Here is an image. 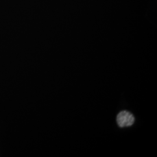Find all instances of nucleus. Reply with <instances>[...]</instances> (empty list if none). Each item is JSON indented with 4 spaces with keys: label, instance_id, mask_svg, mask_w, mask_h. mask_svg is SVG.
<instances>
[{
    "label": "nucleus",
    "instance_id": "nucleus-1",
    "mask_svg": "<svg viewBox=\"0 0 157 157\" xmlns=\"http://www.w3.org/2000/svg\"><path fill=\"white\" fill-rule=\"evenodd\" d=\"M135 121L134 116L126 111L119 112L117 117V124L121 128L130 126L134 124Z\"/></svg>",
    "mask_w": 157,
    "mask_h": 157
}]
</instances>
